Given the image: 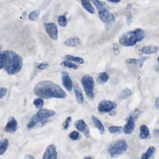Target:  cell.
I'll return each mask as SVG.
<instances>
[{"label":"cell","instance_id":"1","mask_svg":"<svg viewBox=\"0 0 159 159\" xmlns=\"http://www.w3.org/2000/svg\"><path fill=\"white\" fill-rule=\"evenodd\" d=\"M34 93L41 98H64L66 97V92L57 84L50 81L38 83L34 88Z\"/></svg>","mask_w":159,"mask_h":159},{"label":"cell","instance_id":"2","mask_svg":"<svg viewBox=\"0 0 159 159\" xmlns=\"http://www.w3.org/2000/svg\"><path fill=\"white\" fill-rule=\"evenodd\" d=\"M23 59L19 55L11 51H4L1 53V69L10 75L19 72L23 67Z\"/></svg>","mask_w":159,"mask_h":159},{"label":"cell","instance_id":"3","mask_svg":"<svg viewBox=\"0 0 159 159\" xmlns=\"http://www.w3.org/2000/svg\"><path fill=\"white\" fill-rule=\"evenodd\" d=\"M146 36L145 31L139 28L134 31H130L123 34L120 39L121 45L125 47H130L135 45L139 42L144 39Z\"/></svg>","mask_w":159,"mask_h":159},{"label":"cell","instance_id":"4","mask_svg":"<svg viewBox=\"0 0 159 159\" xmlns=\"http://www.w3.org/2000/svg\"><path fill=\"white\" fill-rule=\"evenodd\" d=\"M54 111L51 110L41 109L31 118L27 125L29 129H31L36 126L39 123L44 125L48 121V119L55 114Z\"/></svg>","mask_w":159,"mask_h":159},{"label":"cell","instance_id":"5","mask_svg":"<svg viewBox=\"0 0 159 159\" xmlns=\"http://www.w3.org/2000/svg\"><path fill=\"white\" fill-rule=\"evenodd\" d=\"M81 83L87 98L90 101H93L94 98L93 93L94 81L93 79L89 75H84L82 78Z\"/></svg>","mask_w":159,"mask_h":159},{"label":"cell","instance_id":"6","mask_svg":"<svg viewBox=\"0 0 159 159\" xmlns=\"http://www.w3.org/2000/svg\"><path fill=\"white\" fill-rule=\"evenodd\" d=\"M128 148L126 141L121 139L111 145L108 150L109 153L112 158L116 157L125 152Z\"/></svg>","mask_w":159,"mask_h":159},{"label":"cell","instance_id":"7","mask_svg":"<svg viewBox=\"0 0 159 159\" xmlns=\"http://www.w3.org/2000/svg\"><path fill=\"white\" fill-rule=\"evenodd\" d=\"M117 104L115 102L110 100H103L99 102L98 110L100 113H107L116 108Z\"/></svg>","mask_w":159,"mask_h":159},{"label":"cell","instance_id":"8","mask_svg":"<svg viewBox=\"0 0 159 159\" xmlns=\"http://www.w3.org/2000/svg\"><path fill=\"white\" fill-rule=\"evenodd\" d=\"M45 30L49 37L54 40H57L58 38V30L54 23L44 24Z\"/></svg>","mask_w":159,"mask_h":159},{"label":"cell","instance_id":"9","mask_svg":"<svg viewBox=\"0 0 159 159\" xmlns=\"http://www.w3.org/2000/svg\"><path fill=\"white\" fill-rule=\"evenodd\" d=\"M61 77L64 87L69 92H71L73 86V82L71 80L69 74L66 71H63L61 73Z\"/></svg>","mask_w":159,"mask_h":159},{"label":"cell","instance_id":"10","mask_svg":"<svg viewBox=\"0 0 159 159\" xmlns=\"http://www.w3.org/2000/svg\"><path fill=\"white\" fill-rule=\"evenodd\" d=\"M18 127L17 121L12 116L9 118L8 123L5 126V131L7 133L14 134L16 132Z\"/></svg>","mask_w":159,"mask_h":159},{"label":"cell","instance_id":"11","mask_svg":"<svg viewBox=\"0 0 159 159\" xmlns=\"http://www.w3.org/2000/svg\"><path fill=\"white\" fill-rule=\"evenodd\" d=\"M74 125H75V127L77 130L83 132L85 136L87 138L89 137V127L87 126V124L85 123L84 120H78L76 121Z\"/></svg>","mask_w":159,"mask_h":159},{"label":"cell","instance_id":"12","mask_svg":"<svg viewBox=\"0 0 159 159\" xmlns=\"http://www.w3.org/2000/svg\"><path fill=\"white\" fill-rule=\"evenodd\" d=\"M57 155L55 146L53 144H51L46 149L43 158V159H56L57 158Z\"/></svg>","mask_w":159,"mask_h":159},{"label":"cell","instance_id":"13","mask_svg":"<svg viewBox=\"0 0 159 159\" xmlns=\"http://www.w3.org/2000/svg\"><path fill=\"white\" fill-rule=\"evenodd\" d=\"M127 121L123 128V131L126 134H130L133 133L135 128V121L136 119L129 115L127 119Z\"/></svg>","mask_w":159,"mask_h":159},{"label":"cell","instance_id":"14","mask_svg":"<svg viewBox=\"0 0 159 159\" xmlns=\"http://www.w3.org/2000/svg\"><path fill=\"white\" fill-rule=\"evenodd\" d=\"M74 91L76 95V101L79 104H82L84 101V97L81 89L77 83L74 85Z\"/></svg>","mask_w":159,"mask_h":159},{"label":"cell","instance_id":"15","mask_svg":"<svg viewBox=\"0 0 159 159\" xmlns=\"http://www.w3.org/2000/svg\"><path fill=\"white\" fill-rule=\"evenodd\" d=\"M159 50V47L158 46L150 45L143 47L141 49V52L145 54L151 55L157 53Z\"/></svg>","mask_w":159,"mask_h":159},{"label":"cell","instance_id":"16","mask_svg":"<svg viewBox=\"0 0 159 159\" xmlns=\"http://www.w3.org/2000/svg\"><path fill=\"white\" fill-rule=\"evenodd\" d=\"M81 40L79 38L74 37L70 38L66 41L65 44L68 47H74L79 46L80 44Z\"/></svg>","mask_w":159,"mask_h":159},{"label":"cell","instance_id":"17","mask_svg":"<svg viewBox=\"0 0 159 159\" xmlns=\"http://www.w3.org/2000/svg\"><path fill=\"white\" fill-rule=\"evenodd\" d=\"M109 79V76L107 73L101 72L97 75L96 80L98 83L100 84H103L107 83Z\"/></svg>","mask_w":159,"mask_h":159},{"label":"cell","instance_id":"18","mask_svg":"<svg viewBox=\"0 0 159 159\" xmlns=\"http://www.w3.org/2000/svg\"><path fill=\"white\" fill-rule=\"evenodd\" d=\"M82 5L83 8L90 13L94 14L95 10L90 2V0H81Z\"/></svg>","mask_w":159,"mask_h":159},{"label":"cell","instance_id":"19","mask_svg":"<svg viewBox=\"0 0 159 159\" xmlns=\"http://www.w3.org/2000/svg\"><path fill=\"white\" fill-rule=\"evenodd\" d=\"M92 119L93 120V122L94 124L97 128L98 129L100 134H103L105 132V128H104V125L94 115H92Z\"/></svg>","mask_w":159,"mask_h":159},{"label":"cell","instance_id":"20","mask_svg":"<svg viewBox=\"0 0 159 159\" xmlns=\"http://www.w3.org/2000/svg\"><path fill=\"white\" fill-rule=\"evenodd\" d=\"M156 149L153 146H151L148 149L146 152H144L142 154L141 157L142 159H148L152 158L155 153Z\"/></svg>","mask_w":159,"mask_h":159},{"label":"cell","instance_id":"21","mask_svg":"<svg viewBox=\"0 0 159 159\" xmlns=\"http://www.w3.org/2000/svg\"><path fill=\"white\" fill-rule=\"evenodd\" d=\"M9 141L7 139H3L0 143V155H2L7 150L9 146Z\"/></svg>","mask_w":159,"mask_h":159},{"label":"cell","instance_id":"22","mask_svg":"<svg viewBox=\"0 0 159 159\" xmlns=\"http://www.w3.org/2000/svg\"><path fill=\"white\" fill-rule=\"evenodd\" d=\"M140 133L139 134L140 138L142 139H145L147 138L149 135V131L148 128L146 125H141L140 127Z\"/></svg>","mask_w":159,"mask_h":159},{"label":"cell","instance_id":"23","mask_svg":"<svg viewBox=\"0 0 159 159\" xmlns=\"http://www.w3.org/2000/svg\"><path fill=\"white\" fill-rule=\"evenodd\" d=\"M115 18H114V16L112 14H110L109 15L108 17L106 22V30H109L110 29L112 26L114 25L115 23Z\"/></svg>","mask_w":159,"mask_h":159},{"label":"cell","instance_id":"24","mask_svg":"<svg viewBox=\"0 0 159 159\" xmlns=\"http://www.w3.org/2000/svg\"><path fill=\"white\" fill-rule=\"evenodd\" d=\"M98 15L100 20L103 22H106L108 17L109 12L107 9L105 8L102 11H98Z\"/></svg>","mask_w":159,"mask_h":159},{"label":"cell","instance_id":"25","mask_svg":"<svg viewBox=\"0 0 159 159\" xmlns=\"http://www.w3.org/2000/svg\"><path fill=\"white\" fill-rule=\"evenodd\" d=\"M66 58L68 60L74 61L79 64H83L84 63L83 59L78 57L73 56L70 55H67L66 56Z\"/></svg>","mask_w":159,"mask_h":159},{"label":"cell","instance_id":"26","mask_svg":"<svg viewBox=\"0 0 159 159\" xmlns=\"http://www.w3.org/2000/svg\"><path fill=\"white\" fill-rule=\"evenodd\" d=\"M132 94V92L129 88H125L121 92L120 96L122 99H126Z\"/></svg>","mask_w":159,"mask_h":159},{"label":"cell","instance_id":"27","mask_svg":"<svg viewBox=\"0 0 159 159\" xmlns=\"http://www.w3.org/2000/svg\"><path fill=\"white\" fill-rule=\"evenodd\" d=\"M61 66L75 70H77L79 68L78 66L76 64L68 61H64L62 62L61 64Z\"/></svg>","mask_w":159,"mask_h":159},{"label":"cell","instance_id":"28","mask_svg":"<svg viewBox=\"0 0 159 159\" xmlns=\"http://www.w3.org/2000/svg\"><path fill=\"white\" fill-rule=\"evenodd\" d=\"M40 14V12L39 10L33 11L31 12L29 16V18L31 21H36L39 18Z\"/></svg>","mask_w":159,"mask_h":159},{"label":"cell","instance_id":"29","mask_svg":"<svg viewBox=\"0 0 159 159\" xmlns=\"http://www.w3.org/2000/svg\"><path fill=\"white\" fill-rule=\"evenodd\" d=\"M58 23L59 25L62 27L66 26L67 25V21L66 17L65 16H61L58 17Z\"/></svg>","mask_w":159,"mask_h":159},{"label":"cell","instance_id":"30","mask_svg":"<svg viewBox=\"0 0 159 159\" xmlns=\"http://www.w3.org/2000/svg\"><path fill=\"white\" fill-rule=\"evenodd\" d=\"M33 104L37 108L41 109L43 107L44 102L41 98H37L33 101Z\"/></svg>","mask_w":159,"mask_h":159},{"label":"cell","instance_id":"31","mask_svg":"<svg viewBox=\"0 0 159 159\" xmlns=\"http://www.w3.org/2000/svg\"><path fill=\"white\" fill-rule=\"evenodd\" d=\"M69 137L70 139L73 140H79L81 138L80 133L76 131L71 132L69 135Z\"/></svg>","mask_w":159,"mask_h":159},{"label":"cell","instance_id":"32","mask_svg":"<svg viewBox=\"0 0 159 159\" xmlns=\"http://www.w3.org/2000/svg\"><path fill=\"white\" fill-rule=\"evenodd\" d=\"M92 1L96 7L98 11H100L105 9L104 4L99 1L98 0H92Z\"/></svg>","mask_w":159,"mask_h":159},{"label":"cell","instance_id":"33","mask_svg":"<svg viewBox=\"0 0 159 159\" xmlns=\"http://www.w3.org/2000/svg\"><path fill=\"white\" fill-rule=\"evenodd\" d=\"M109 131L111 134H115V133H121L122 130L121 126H111L109 127Z\"/></svg>","mask_w":159,"mask_h":159},{"label":"cell","instance_id":"34","mask_svg":"<svg viewBox=\"0 0 159 159\" xmlns=\"http://www.w3.org/2000/svg\"><path fill=\"white\" fill-rule=\"evenodd\" d=\"M71 117H68V118H67L66 120V121H65V125L64 126V130H66L68 129V128L69 127L70 123L71 121Z\"/></svg>","mask_w":159,"mask_h":159},{"label":"cell","instance_id":"35","mask_svg":"<svg viewBox=\"0 0 159 159\" xmlns=\"http://www.w3.org/2000/svg\"><path fill=\"white\" fill-rule=\"evenodd\" d=\"M126 21H127V24L128 25H130L132 23V16L130 12H127L126 14Z\"/></svg>","mask_w":159,"mask_h":159},{"label":"cell","instance_id":"36","mask_svg":"<svg viewBox=\"0 0 159 159\" xmlns=\"http://www.w3.org/2000/svg\"><path fill=\"white\" fill-rule=\"evenodd\" d=\"M0 97H1V99H2L7 93V89L3 87H1L0 89Z\"/></svg>","mask_w":159,"mask_h":159},{"label":"cell","instance_id":"37","mask_svg":"<svg viewBox=\"0 0 159 159\" xmlns=\"http://www.w3.org/2000/svg\"><path fill=\"white\" fill-rule=\"evenodd\" d=\"M138 60L134 58H131V59H126L125 60V63L127 65L130 64H136L137 63Z\"/></svg>","mask_w":159,"mask_h":159},{"label":"cell","instance_id":"38","mask_svg":"<svg viewBox=\"0 0 159 159\" xmlns=\"http://www.w3.org/2000/svg\"><path fill=\"white\" fill-rule=\"evenodd\" d=\"M48 67H49V65H48V64H46V63H43V64L39 65L38 68L39 69L41 70H44L47 69Z\"/></svg>","mask_w":159,"mask_h":159},{"label":"cell","instance_id":"39","mask_svg":"<svg viewBox=\"0 0 159 159\" xmlns=\"http://www.w3.org/2000/svg\"><path fill=\"white\" fill-rule=\"evenodd\" d=\"M148 59V57H140V59L139 60V65L140 68L142 67L143 64H144V62Z\"/></svg>","mask_w":159,"mask_h":159},{"label":"cell","instance_id":"40","mask_svg":"<svg viewBox=\"0 0 159 159\" xmlns=\"http://www.w3.org/2000/svg\"><path fill=\"white\" fill-rule=\"evenodd\" d=\"M113 50H114V53L116 54H118L120 53V48L118 44H116V43H114L113 44Z\"/></svg>","mask_w":159,"mask_h":159},{"label":"cell","instance_id":"41","mask_svg":"<svg viewBox=\"0 0 159 159\" xmlns=\"http://www.w3.org/2000/svg\"><path fill=\"white\" fill-rule=\"evenodd\" d=\"M155 107L158 109L159 108V97L156 98L155 100Z\"/></svg>","mask_w":159,"mask_h":159},{"label":"cell","instance_id":"42","mask_svg":"<svg viewBox=\"0 0 159 159\" xmlns=\"http://www.w3.org/2000/svg\"><path fill=\"white\" fill-rule=\"evenodd\" d=\"M153 133L155 136L159 137V129H154Z\"/></svg>","mask_w":159,"mask_h":159},{"label":"cell","instance_id":"43","mask_svg":"<svg viewBox=\"0 0 159 159\" xmlns=\"http://www.w3.org/2000/svg\"><path fill=\"white\" fill-rule=\"evenodd\" d=\"M109 2H112V3H118L120 2L121 0H107Z\"/></svg>","mask_w":159,"mask_h":159},{"label":"cell","instance_id":"44","mask_svg":"<svg viewBox=\"0 0 159 159\" xmlns=\"http://www.w3.org/2000/svg\"><path fill=\"white\" fill-rule=\"evenodd\" d=\"M25 159H35L33 156L30 155H26L25 157Z\"/></svg>","mask_w":159,"mask_h":159},{"label":"cell","instance_id":"45","mask_svg":"<svg viewBox=\"0 0 159 159\" xmlns=\"http://www.w3.org/2000/svg\"><path fill=\"white\" fill-rule=\"evenodd\" d=\"M116 111H111L110 113V115L111 116H114L116 114Z\"/></svg>","mask_w":159,"mask_h":159},{"label":"cell","instance_id":"46","mask_svg":"<svg viewBox=\"0 0 159 159\" xmlns=\"http://www.w3.org/2000/svg\"><path fill=\"white\" fill-rule=\"evenodd\" d=\"M154 69L156 70L157 72H159V65H157V66H155L154 67Z\"/></svg>","mask_w":159,"mask_h":159},{"label":"cell","instance_id":"47","mask_svg":"<svg viewBox=\"0 0 159 159\" xmlns=\"http://www.w3.org/2000/svg\"><path fill=\"white\" fill-rule=\"evenodd\" d=\"M133 7V5L132 4H128L127 6V9H131Z\"/></svg>","mask_w":159,"mask_h":159},{"label":"cell","instance_id":"48","mask_svg":"<svg viewBox=\"0 0 159 159\" xmlns=\"http://www.w3.org/2000/svg\"><path fill=\"white\" fill-rule=\"evenodd\" d=\"M93 158L92 157H90V156H85V157H84V158Z\"/></svg>","mask_w":159,"mask_h":159},{"label":"cell","instance_id":"49","mask_svg":"<svg viewBox=\"0 0 159 159\" xmlns=\"http://www.w3.org/2000/svg\"><path fill=\"white\" fill-rule=\"evenodd\" d=\"M158 61L159 62V56L158 57Z\"/></svg>","mask_w":159,"mask_h":159}]
</instances>
